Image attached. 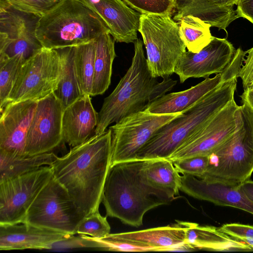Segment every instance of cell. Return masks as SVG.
<instances>
[{
    "mask_svg": "<svg viewBox=\"0 0 253 253\" xmlns=\"http://www.w3.org/2000/svg\"><path fill=\"white\" fill-rule=\"evenodd\" d=\"M111 130L94 134L50 166L53 176L87 216L99 210L112 165Z\"/></svg>",
    "mask_w": 253,
    "mask_h": 253,
    "instance_id": "cell-1",
    "label": "cell"
},
{
    "mask_svg": "<svg viewBox=\"0 0 253 253\" xmlns=\"http://www.w3.org/2000/svg\"><path fill=\"white\" fill-rule=\"evenodd\" d=\"M134 55L131 65L112 93L106 97L99 113L94 134H100L113 123L145 111L157 98L171 91L177 81L170 77L159 82L154 77L144 55L143 42H133Z\"/></svg>",
    "mask_w": 253,
    "mask_h": 253,
    "instance_id": "cell-2",
    "label": "cell"
},
{
    "mask_svg": "<svg viewBox=\"0 0 253 253\" xmlns=\"http://www.w3.org/2000/svg\"><path fill=\"white\" fill-rule=\"evenodd\" d=\"M237 78L223 82L162 126L137 153L135 160L169 159L208 120L234 99Z\"/></svg>",
    "mask_w": 253,
    "mask_h": 253,
    "instance_id": "cell-3",
    "label": "cell"
},
{
    "mask_svg": "<svg viewBox=\"0 0 253 253\" xmlns=\"http://www.w3.org/2000/svg\"><path fill=\"white\" fill-rule=\"evenodd\" d=\"M143 162L134 160L112 164L102 198L107 216L136 227L142 225L148 211L169 204L143 180L140 172Z\"/></svg>",
    "mask_w": 253,
    "mask_h": 253,
    "instance_id": "cell-4",
    "label": "cell"
},
{
    "mask_svg": "<svg viewBox=\"0 0 253 253\" xmlns=\"http://www.w3.org/2000/svg\"><path fill=\"white\" fill-rule=\"evenodd\" d=\"M109 30L81 0H61L41 16L36 36L43 47L57 49L92 41Z\"/></svg>",
    "mask_w": 253,
    "mask_h": 253,
    "instance_id": "cell-5",
    "label": "cell"
},
{
    "mask_svg": "<svg viewBox=\"0 0 253 253\" xmlns=\"http://www.w3.org/2000/svg\"><path fill=\"white\" fill-rule=\"evenodd\" d=\"M236 112L234 133L209 155V164L201 178L239 185L253 172V110L242 102Z\"/></svg>",
    "mask_w": 253,
    "mask_h": 253,
    "instance_id": "cell-6",
    "label": "cell"
},
{
    "mask_svg": "<svg viewBox=\"0 0 253 253\" xmlns=\"http://www.w3.org/2000/svg\"><path fill=\"white\" fill-rule=\"evenodd\" d=\"M172 14H141L138 32L145 45L147 62L155 78L169 77L186 51Z\"/></svg>",
    "mask_w": 253,
    "mask_h": 253,
    "instance_id": "cell-7",
    "label": "cell"
},
{
    "mask_svg": "<svg viewBox=\"0 0 253 253\" xmlns=\"http://www.w3.org/2000/svg\"><path fill=\"white\" fill-rule=\"evenodd\" d=\"M85 216L66 189L52 176L29 208L23 222L74 235Z\"/></svg>",
    "mask_w": 253,
    "mask_h": 253,
    "instance_id": "cell-8",
    "label": "cell"
},
{
    "mask_svg": "<svg viewBox=\"0 0 253 253\" xmlns=\"http://www.w3.org/2000/svg\"><path fill=\"white\" fill-rule=\"evenodd\" d=\"M60 73L58 50L43 47L22 65L7 104L27 100L38 101L54 92Z\"/></svg>",
    "mask_w": 253,
    "mask_h": 253,
    "instance_id": "cell-9",
    "label": "cell"
},
{
    "mask_svg": "<svg viewBox=\"0 0 253 253\" xmlns=\"http://www.w3.org/2000/svg\"><path fill=\"white\" fill-rule=\"evenodd\" d=\"M180 113L155 114L145 110L125 117L110 126L112 165L135 160L138 152L155 132Z\"/></svg>",
    "mask_w": 253,
    "mask_h": 253,
    "instance_id": "cell-10",
    "label": "cell"
},
{
    "mask_svg": "<svg viewBox=\"0 0 253 253\" xmlns=\"http://www.w3.org/2000/svg\"><path fill=\"white\" fill-rule=\"evenodd\" d=\"M53 176L50 166L0 181V225L24 221L29 208Z\"/></svg>",
    "mask_w": 253,
    "mask_h": 253,
    "instance_id": "cell-11",
    "label": "cell"
},
{
    "mask_svg": "<svg viewBox=\"0 0 253 253\" xmlns=\"http://www.w3.org/2000/svg\"><path fill=\"white\" fill-rule=\"evenodd\" d=\"M40 17L0 0V59L20 57L26 61L43 47L36 34Z\"/></svg>",
    "mask_w": 253,
    "mask_h": 253,
    "instance_id": "cell-12",
    "label": "cell"
},
{
    "mask_svg": "<svg viewBox=\"0 0 253 253\" xmlns=\"http://www.w3.org/2000/svg\"><path fill=\"white\" fill-rule=\"evenodd\" d=\"M64 110L54 92L37 101L27 134L25 150L27 156L50 152L63 141Z\"/></svg>",
    "mask_w": 253,
    "mask_h": 253,
    "instance_id": "cell-13",
    "label": "cell"
},
{
    "mask_svg": "<svg viewBox=\"0 0 253 253\" xmlns=\"http://www.w3.org/2000/svg\"><path fill=\"white\" fill-rule=\"evenodd\" d=\"M234 99L208 120L169 158L170 161L210 155L231 136L236 128Z\"/></svg>",
    "mask_w": 253,
    "mask_h": 253,
    "instance_id": "cell-14",
    "label": "cell"
},
{
    "mask_svg": "<svg viewBox=\"0 0 253 253\" xmlns=\"http://www.w3.org/2000/svg\"><path fill=\"white\" fill-rule=\"evenodd\" d=\"M236 50L226 39L213 37L199 52L186 51L177 63L174 73L181 83L189 78H207L220 73L232 60Z\"/></svg>",
    "mask_w": 253,
    "mask_h": 253,
    "instance_id": "cell-15",
    "label": "cell"
},
{
    "mask_svg": "<svg viewBox=\"0 0 253 253\" xmlns=\"http://www.w3.org/2000/svg\"><path fill=\"white\" fill-rule=\"evenodd\" d=\"M242 63V55L236 52L225 69L212 78H207L186 90L166 93L152 102L146 111L155 114L180 113L196 103L223 82L237 77Z\"/></svg>",
    "mask_w": 253,
    "mask_h": 253,
    "instance_id": "cell-16",
    "label": "cell"
},
{
    "mask_svg": "<svg viewBox=\"0 0 253 253\" xmlns=\"http://www.w3.org/2000/svg\"><path fill=\"white\" fill-rule=\"evenodd\" d=\"M37 101L27 100L7 104L0 119V149L18 156H27L25 146Z\"/></svg>",
    "mask_w": 253,
    "mask_h": 253,
    "instance_id": "cell-17",
    "label": "cell"
},
{
    "mask_svg": "<svg viewBox=\"0 0 253 253\" xmlns=\"http://www.w3.org/2000/svg\"><path fill=\"white\" fill-rule=\"evenodd\" d=\"M180 174V191L199 200L237 208L253 215V202L241 190L240 185H229Z\"/></svg>",
    "mask_w": 253,
    "mask_h": 253,
    "instance_id": "cell-18",
    "label": "cell"
},
{
    "mask_svg": "<svg viewBox=\"0 0 253 253\" xmlns=\"http://www.w3.org/2000/svg\"><path fill=\"white\" fill-rule=\"evenodd\" d=\"M102 20L115 42H134L137 38L141 13L123 0H81Z\"/></svg>",
    "mask_w": 253,
    "mask_h": 253,
    "instance_id": "cell-19",
    "label": "cell"
},
{
    "mask_svg": "<svg viewBox=\"0 0 253 253\" xmlns=\"http://www.w3.org/2000/svg\"><path fill=\"white\" fill-rule=\"evenodd\" d=\"M71 236L25 222L0 225V250L52 249Z\"/></svg>",
    "mask_w": 253,
    "mask_h": 253,
    "instance_id": "cell-20",
    "label": "cell"
},
{
    "mask_svg": "<svg viewBox=\"0 0 253 253\" xmlns=\"http://www.w3.org/2000/svg\"><path fill=\"white\" fill-rule=\"evenodd\" d=\"M184 221H178L171 225L138 231L111 234L103 237L150 249L152 251H172L188 249L185 244Z\"/></svg>",
    "mask_w": 253,
    "mask_h": 253,
    "instance_id": "cell-21",
    "label": "cell"
},
{
    "mask_svg": "<svg viewBox=\"0 0 253 253\" xmlns=\"http://www.w3.org/2000/svg\"><path fill=\"white\" fill-rule=\"evenodd\" d=\"M91 96L84 95L67 106L62 116L63 141L72 147L87 140L97 126L98 113L93 107Z\"/></svg>",
    "mask_w": 253,
    "mask_h": 253,
    "instance_id": "cell-22",
    "label": "cell"
},
{
    "mask_svg": "<svg viewBox=\"0 0 253 253\" xmlns=\"http://www.w3.org/2000/svg\"><path fill=\"white\" fill-rule=\"evenodd\" d=\"M140 172L145 183L169 204L179 195L181 174L169 159L143 160Z\"/></svg>",
    "mask_w": 253,
    "mask_h": 253,
    "instance_id": "cell-23",
    "label": "cell"
},
{
    "mask_svg": "<svg viewBox=\"0 0 253 253\" xmlns=\"http://www.w3.org/2000/svg\"><path fill=\"white\" fill-rule=\"evenodd\" d=\"M185 244L188 249L214 251H250L252 249L245 243L234 239L212 226H200L184 221Z\"/></svg>",
    "mask_w": 253,
    "mask_h": 253,
    "instance_id": "cell-24",
    "label": "cell"
},
{
    "mask_svg": "<svg viewBox=\"0 0 253 253\" xmlns=\"http://www.w3.org/2000/svg\"><path fill=\"white\" fill-rule=\"evenodd\" d=\"M115 42L109 32L102 34L95 40L94 72L91 96L103 94L110 84L113 63L116 57Z\"/></svg>",
    "mask_w": 253,
    "mask_h": 253,
    "instance_id": "cell-25",
    "label": "cell"
},
{
    "mask_svg": "<svg viewBox=\"0 0 253 253\" xmlns=\"http://www.w3.org/2000/svg\"><path fill=\"white\" fill-rule=\"evenodd\" d=\"M60 54L61 73L54 92L64 108L84 95L80 87L75 65V46L57 49Z\"/></svg>",
    "mask_w": 253,
    "mask_h": 253,
    "instance_id": "cell-26",
    "label": "cell"
},
{
    "mask_svg": "<svg viewBox=\"0 0 253 253\" xmlns=\"http://www.w3.org/2000/svg\"><path fill=\"white\" fill-rule=\"evenodd\" d=\"M57 157L52 152L33 156H18L0 149V181L43 166H50Z\"/></svg>",
    "mask_w": 253,
    "mask_h": 253,
    "instance_id": "cell-27",
    "label": "cell"
},
{
    "mask_svg": "<svg viewBox=\"0 0 253 253\" xmlns=\"http://www.w3.org/2000/svg\"><path fill=\"white\" fill-rule=\"evenodd\" d=\"M179 36L188 51L199 52L207 45L213 36L211 33L210 24L198 17L187 15L177 22Z\"/></svg>",
    "mask_w": 253,
    "mask_h": 253,
    "instance_id": "cell-28",
    "label": "cell"
},
{
    "mask_svg": "<svg viewBox=\"0 0 253 253\" xmlns=\"http://www.w3.org/2000/svg\"><path fill=\"white\" fill-rule=\"evenodd\" d=\"M95 40L75 46V65L79 86L84 95L91 96L94 72Z\"/></svg>",
    "mask_w": 253,
    "mask_h": 253,
    "instance_id": "cell-29",
    "label": "cell"
},
{
    "mask_svg": "<svg viewBox=\"0 0 253 253\" xmlns=\"http://www.w3.org/2000/svg\"><path fill=\"white\" fill-rule=\"evenodd\" d=\"M25 61L20 57L0 59V110L7 104L9 96Z\"/></svg>",
    "mask_w": 253,
    "mask_h": 253,
    "instance_id": "cell-30",
    "label": "cell"
},
{
    "mask_svg": "<svg viewBox=\"0 0 253 253\" xmlns=\"http://www.w3.org/2000/svg\"><path fill=\"white\" fill-rule=\"evenodd\" d=\"M173 19L178 22L184 16L198 17L213 27V22L207 0H174Z\"/></svg>",
    "mask_w": 253,
    "mask_h": 253,
    "instance_id": "cell-31",
    "label": "cell"
},
{
    "mask_svg": "<svg viewBox=\"0 0 253 253\" xmlns=\"http://www.w3.org/2000/svg\"><path fill=\"white\" fill-rule=\"evenodd\" d=\"M111 227L106 216L99 210L85 216L79 224L76 234L102 238L110 233Z\"/></svg>",
    "mask_w": 253,
    "mask_h": 253,
    "instance_id": "cell-32",
    "label": "cell"
},
{
    "mask_svg": "<svg viewBox=\"0 0 253 253\" xmlns=\"http://www.w3.org/2000/svg\"><path fill=\"white\" fill-rule=\"evenodd\" d=\"M127 5L141 14H173L171 0H123Z\"/></svg>",
    "mask_w": 253,
    "mask_h": 253,
    "instance_id": "cell-33",
    "label": "cell"
},
{
    "mask_svg": "<svg viewBox=\"0 0 253 253\" xmlns=\"http://www.w3.org/2000/svg\"><path fill=\"white\" fill-rule=\"evenodd\" d=\"M177 171L201 178L205 173L209 164V156H197L172 161Z\"/></svg>",
    "mask_w": 253,
    "mask_h": 253,
    "instance_id": "cell-34",
    "label": "cell"
},
{
    "mask_svg": "<svg viewBox=\"0 0 253 253\" xmlns=\"http://www.w3.org/2000/svg\"><path fill=\"white\" fill-rule=\"evenodd\" d=\"M18 10L40 17L53 8L61 0H4Z\"/></svg>",
    "mask_w": 253,
    "mask_h": 253,
    "instance_id": "cell-35",
    "label": "cell"
},
{
    "mask_svg": "<svg viewBox=\"0 0 253 253\" xmlns=\"http://www.w3.org/2000/svg\"><path fill=\"white\" fill-rule=\"evenodd\" d=\"M218 229L231 238L245 243L253 250V225L228 223L218 227Z\"/></svg>",
    "mask_w": 253,
    "mask_h": 253,
    "instance_id": "cell-36",
    "label": "cell"
},
{
    "mask_svg": "<svg viewBox=\"0 0 253 253\" xmlns=\"http://www.w3.org/2000/svg\"><path fill=\"white\" fill-rule=\"evenodd\" d=\"M237 77L240 78L242 81L244 90L250 88L253 85V47L245 51Z\"/></svg>",
    "mask_w": 253,
    "mask_h": 253,
    "instance_id": "cell-37",
    "label": "cell"
},
{
    "mask_svg": "<svg viewBox=\"0 0 253 253\" xmlns=\"http://www.w3.org/2000/svg\"><path fill=\"white\" fill-rule=\"evenodd\" d=\"M236 9L239 18H246L253 24V0H239Z\"/></svg>",
    "mask_w": 253,
    "mask_h": 253,
    "instance_id": "cell-38",
    "label": "cell"
},
{
    "mask_svg": "<svg viewBox=\"0 0 253 253\" xmlns=\"http://www.w3.org/2000/svg\"><path fill=\"white\" fill-rule=\"evenodd\" d=\"M239 186L246 196L253 202V180L248 179Z\"/></svg>",
    "mask_w": 253,
    "mask_h": 253,
    "instance_id": "cell-39",
    "label": "cell"
},
{
    "mask_svg": "<svg viewBox=\"0 0 253 253\" xmlns=\"http://www.w3.org/2000/svg\"><path fill=\"white\" fill-rule=\"evenodd\" d=\"M240 97L242 102L247 103L253 110V88L244 90Z\"/></svg>",
    "mask_w": 253,
    "mask_h": 253,
    "instance_id": "cell-40",
    "label": "cell"
},
{
    "mask_svg": "<svg viewBox=\"0 0 253 253\" xmlns=\"http://www.w3.org/2000/svg\"><path fill=\"white\" fill-rule=\"evenodd\" d=\"M172 0V1H173H173H174V0Z\"/></svg>",
    "mask_w": 253,
    "mask_h": 253,
    "instance_id": "cell-41",
    "label": "cell"
},
{
    "mask_svg": "<svg viewBox=\"0 0 253 253\" xmlns=\"http://www.w3.org/2000/svg\"><path fill=\"white\" fill-rule=\"evenodd\" d=\"M251 88H253V85Z\"/></svg>",
    "mask_w": 253,
    "mask_h": 253,
    "instance_id": "cell-42",
    "label": "cell"
}]
</instances>
